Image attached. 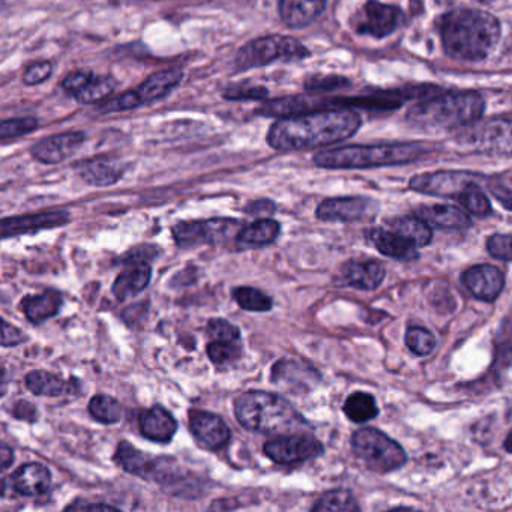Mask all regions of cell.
I'll use <instances>...</instances> for the list:
<instances>
[{
  "label": "cell",
  "instance_id": "cell-1",
  "mask_svg": "<svg viewBox=\"0 0 512 512\" xmlns=\"http://www.w3.org/2000/svg\"><path fill=\"white\" fill-rule=\"evenodd\" d=\"M359 127L361 118L352 109L313 110L275 122L269 130L268 143L277 151H302L343 142Z\"/></svg>",
  "mask_w": 512,
  "mask_h": 512
},
{
  "label": "cell",
  "instance_id": "cell-2",
  "mask_svg": "<svg viewBox=\"0 0 512 512\" xmlns=\"http://www.w3.org/2000/svg\"><path fill=\"white\" fill-rule=\"evenodd\" d=\"M439 32L451 58L476 62L487 58L499 43L500 25L491 14L461 8L440 17Z\"/></svg>",
  "mask_w": 512,
  "mask_h": 512
},
{
  "label": "cell",
  "instance_id": "cell-3",
  "mask_svg": "<svg viewBox=\"0 0 512 512\" xmlns=\"http://www.w3.org/2000/svg\"><path fill=\"white\" fill-rule=\"evenodd\" d=\"M484 109V98L476 92L439 94L415 104L407 113V121L425 131H452L475 124Z\"/></svg>",
  "mask_w": 512,
  "mask_h": 512
},
{
  "label": "cell",
  "instance_id": "cell-4",
  "mask_svg": "<svg viewBox=\"0 0 512 512\" xmlns=\"http://www.w3.org/2000/svg\"><path fill=\"white\" fill-rule=\"evenodd\" d=\"M235 413L247 430L266 434L298 433L307 421L280 395L272 392L248 391L236 400Z\"/></svg>",
  "mask_w": 512,
  "mask_h": 512
},
{
  "label": "cell",
  "instance_id": "cell-5",
  "mask_svg": "<svg viewBox=\"0 0 512 512\" xmlns=\"http://www.w3.org/2000/svg\"><path fill=\"white\" fill-rule=\"evenodd\" d=\"M427 149L416 143L407 145L347 146L326 149L314 157V163L325 169H370L412 163L424 157Z\"/></svg>",
  "mask_w": 512,
  "mask_h": 512
},
{
  "label": "cell",
  "instance_id": "cell-6",
  "mask_svg": "<svg viewBox=\"0 0 512 512\" xmlns=\"http://www.w3.org/2000/svg\"><path fill=\"white\" fill-rule=\"evenodd\" d=\"M353 452L364 461L368 469L389 473L406 464L404 449L391 437L376 428H361L352 437Z\"/></svg>",
  "mask_w": 512,
  "mask_h": 512
},
{
  "label": "cell",
  "instance_id": "cell-7",
  "mask_svg": "<svg viewBox=\"0 0 512 512\" xmlns=\"http://www.w3.org/2000/svg\"><path fill=\"white\" fill-rule=\"evenodd\" d=\"M308 56V50L298 40L287 37H266L251 41L239 50L236 67L239 70L265 67L277 61H296Z\"/></svg>",
  "mask_w": 512,
  "mask_h": 512
},
{
  "label": "cell",
  "instance_id": "cell-8",
  "mask_svg": "<svg viewBox=\"0 0 512 512\" xmlns=\"http://www.w3.org/2000/svg\"><path fill=\"white\" fill-rule=\"evenodd\" d=\"M181 70H166L152 74L136 91L125 92L121 97L101 107L103 112H124L154 103L169 95L181 83Z\"/></svg>",
  "mask_w": 512,
  "mask_h": 512
},
{
  "label": "cell",
  "instance_id": "cell-9",
  "mask_svg": "<svg viewBox=\"0 0 512 512\" xmlns=\"http://www.w3.org/2000/svg\"><path fill=\"white\" fill-rule=\"evenodd\" d=\"M242 223L227 218H214L206 221H184L173 227V238L178 247H196L200 244H221L238 236Z\"/></svg>",
  "mask_w": 512,
  "mask_h": 512
},
{
  "label": "cell",
  "instance_id": "cell-10",
  "mask_svg": "<svg viewBox=\"0 0 512 512\" xmlns=\"http://www.w3.org/2000/svg\"><path fill=\"white\" fill-rule=\"evenodd\" d=\"M403 25V11L394 5L368 0L353 14L352 28L356 34L385 38Z\"/></svg>",
  "mask_w": 512,
  "mask_h": 512
},
{
  "label": "cell",
  "instance_id": "cell-11",
  "mask_svg": "<svg viewBox=\"0 0 512 512\" xmlns=\"http://www.w3.org/2000/svg\"><path fill=\"white\" fill-rule=\"evenodd\" d=\"M461 143L484 154L511 155L512 157V118L494 119L485 124H472L466 127Z\"/></svg>",
  "mask_w": 512,
  "mask_h": 512
},
{
  "label": "cell",
  "instance_id": "cell-12",
  "mask_svg": "<svg viewBox=\"0 0 512 512\" xmlns=\"http://www.w3.org/2000/svg\"><path fill=\"white\" fill-rule=\"evenodd\" d=\"M116 461L128 473L143 479L169 484L173 479L179 478L175 464H169L167 458H155L143 454L128 442H121L115 455Z\"/></svg>",
  "mask_w": 512,
  "mask_h": 512
},
{
  "label": "cell",
  "instance_id": "cell-13",
  "mask_svg": "<svg viewBox=\"0 0 512 512\" xmlns=\"http://www.w3.org/2000/svg\"><path fill=\"white\" fill-rule=\"evenodd\" d=\"M265 454L269 460L283 466L305 463L323 454V445L310 434H283L265 443Z\"/></svg>",
  "mask_w": 512,
  "mask_h": 512
},
{
  "label": "cell",
  "instance_id": "cell-14",
  "mask_svg": "<svg viewBox=\"0 0 512 512\" xmlns=\"http://www.w3.org/2000/svg\"><path fill=\"white\" fill-rule=\"evenodd\" d=\"M473 185H478V176L464 172H434L415 176L410 188L430 196L452 197L458 200Z\"/></svg>",
  "mask_w": 512,
  "mask_h": 512
},
{
  "label": "cell",
  "instance_id": "cell-15",
  "mask_svg": "<svg viewBox=\"0 0 512 512\" xmlns=\"http://www.w3.org/2000/svg\"><path fill=\"white\" fill-rule=\"evenodd\" d=\"M379 211V205L367 197H338L320 203L316 215L322 221H352L367 220Z\"/></svg>",
  "mask_w": 512,
  "mask_h": 512
},
{
  "label": "cell",
  "instance_id": "cell-16",
  "mask_svg": "<svg viewBox=\"0 0 512 512\" xmlns=\"http://www.w3.org/2000/svg\"><path fill=\"white\" fill-rule=\"evenodd\" d=\"M62 86L79 103L95 104L106 100L115 92L116 82L112 77L95 76L89 71H74L65 77Z\"/></svg>",
  "mask_w": 512,
  "mask_h": 512
},
{
  "label": "cell",
  "instance_id": "cell-17",
  "mask_svg": "<svg viewBox=\"0 0 512 512\" xmlns=\"http://www.w3.org/2000/svg\"><path fill=\"white\" fill-rule=\"evenodd\" d=\"M190 428L200 445L211 451H218L229 443V425L215 413L193 410L190 413Z\"/></svg>",
  "mask_w": 512,
  "mask_h": 512
},
{
  "label": "cell",
  "instance_id": "cell-18",
  "mask_svg": "<svg viewBox=\"0 0 512 512\" xmlns=\"http://www.w3.org/2000/svg\"><path fill=\"white\" fill-rule=\"evenodd\" d=\"M461 281L475 298L485 302L496 301L505 287L502 271L493 265L473 266L464 272Z\"/></svg>",
  "mask_w": 512,
  "mask_h": 512
},
{
  "label": "cell",
  "instance_id": "cell-19",
  "mask_svg": "<svg viewBox=\"0 0 512 512\" xmlns=\"http://www.w3.org/2000/svg\"><path fill=\"white\" fill-rule=\"evenodd\" d=\"M70 221L67 211L41 212V214L25 215V217L5 218L2 221L4 239L19 235H31L41 230L65 226Z\"/></svg>",
  "mask_w": 512,
  "mask_h": 512
},
{
  "label": "cell",
  "instance_id": "cell-20",
  "mask_svg": "<svg viewBox=\"0 0 512 512\" xmlns=\"http://www.w3.org/2000/svg\"><path fill=\"white\" fill-rule=\"evenodd\" d=\"M125 263L127 268L118 275L113 284V295L118 301H127L142 293L151 283L152 278V268L146 259H136L133 256Z\"/></svg>",
  "mask_w": 512,
  "mask_h": 512
},
{
  "label": "cell",
  "instance_id": "cell-21",
  "mask_svg": "<svg viewBox=\"0 0 512 512\" xmlns=\"http://www.w3.org/2000/svg\"><path fill=\"white\" fill-rule=\"evenodd\" d=\"M83 133H65L47 137L32 148V155L41 163L58 164L73 157L85 142Z\"/></svg>",
  "mask_w": 512,
  "mask_h": 512
},
{
  "label": "cell",
  "instance_id": "cell-22",
  "mask_svg": "<svg viewBox=\"0 0 512 512\" xmlns=\"http://www.w3.org/2000/svg\"><path fill=\"white\" fill-rule=\"evenodd\" d=\"M343 286L359 290H374L385 278V268L376 260H349L340 272Z\"/></svg>",
  "mask_w": 512,
  "mask_h": 512
},
{
  "label": "cell",
  "instance_id": "cell-23",
  "mask_svg": "<svg viewBox=\"0 0 512 512\" xmlns=\"http://www.w3.org/2000/svg\"><path fill=\"white\" fill-rule=\"evenodd\" d=\"M14 493L25 497H38L46 494L52 485V475L46 466L29 463L19 467L10 478Z\"/></svg>",
  "mask_w": 512,
  "mask_h": 512
},
{
  "label": "cell",
  "instance_id": "cell-24",
  "mask_svg": "<svg viewBox=\"0 0 512 512\" xmlns=\"http://www.w3.org/2000/svg\"><path fill=\"white\" fill-rule=\"evenodd\" d=\"M415 215L424 220L431 229L463 230L472 224L464 209L451 205L421 206L416 209Z\"/></svg>",
  "mask_w": 512,
  "mask_h": 512
},
{
  "label": "cell",
  "instance_id": "cell-25",
  "mask_svg": "<svg viewBox=\"0 0 512 512\" xmlns=\"http://www.w3.org/2000/svg\"><path fill=\"white\" fill-rule=\"evenodd\" d=\"M139 427L146 439L152 440V442L166 443L175 436L178 422L169 410L161 406H154L142 412L139 418Z\"/></svg>",
  "mask_w": 512,
  "mask_h": 512
},
{
  "label": "cell",
  "instance_id": "cell-26",
  "mask_svg": "<svg viewBox=\"0 0 512 512\" xmlns=\"http://www.w3.org/2000/svg\"><path fill=\"white\" fill-rule=\"evenodd\" d=\"M326 0H280V16L289 28L311 25L325 10Z\"/></svg>",
  "mask_w": 512,
  "mask_h": 512
},
{
  "label": "cell",
  "instance_id": "cell-27",
  "mask_svg": "<svg viewBox=\"0 0 512 512\" xmlns=\"http://www.w3.org/2000/svg\"><path fill=\"white\" fill-rule=\"evenodd\" d=\"M368 241L383 256L397 260H413L418 257V248L407 239L389 229H373L367 233Z\"/></svg>",
  "mask_w": 512,
  "mask_h": 512
},
{
  "label": "cell",
  "instance_id": "cell-28",
  "mask_svg": "<svg viewBox=\"0 0 512 512\" xmlns=\"http://www.w3.org/2000/svg\"><path fill=\"white\" fill-rule=\"evenodd\" d=\"M62 293L58 290H46L40 295L26 296L22 301L23 313L32 323H43L52 319L61 311Z\"/></svg>",
  "mask_w": 512,
  "mask_h": 512
},
{
  "label": "cell",
  "instance_id": "cell-29",
  "mask_svg": "<svg viewBox=\"0 0 512 512\" xmlns=\"http://www.w3.org/2000/svg\"><path fill=\"white\" fill-rule=\"evenodd\" d=\"M386 229L398 233L416 248L427 247L433 241V229L418 215H404L386 223Z\"/></svg>",
  "mask_w": 512,
  "mask_h": 512
},
{
  "label": "cell",
  "instance_id": "cell-30",
  "mask_svg": "<svg viewBox=\"0 0 512 512\" xmlns=\"http://www.w3.org/2000/svg\"><path fill=\"white\" fill-rule=\"evenodd\" d=\"M79 172L88 184L106 187V185L116 184L122 178L124 170L118 161L110 158H95L83 163Z\"/></svg>",
  "mask_w": 512,
  "mask_h": 512
},
{
  "label": "cell",
  "instance_id": "cell-31",
  "mask_svg": "<svg viewBox=\"0 0 512 512\" xmlns=\"http://www.w3.org/2000/svg\"><path fill=\"white\" fill-rule=\"evenodd\" d=\"M278 233H280V224L277 221L271 218H260L254 223L242 226L236 239L242 247H263L275 242Z\"/></svg>",
  "mask_w": 512,
  "mask_h": 512
},
{
  "label": "cell",
  "instance_id": "cell-32",
  "mask_svg": "<svg viewBox=\"0 0 512 512\" xmlns=\"http://www.w3.org/2000/svg\"><path fill=\"white\" fill-rule=\"evenodd\" d=\"M26 386L32 394L44 395V397H61L73 391V383L44 370L31 371L26 376Z\"/></svg>",
  "mask_w": 512,
  "mask_h": 512
},
{
  "label": "cell",
  "instance_id": "cell-33",
  "mask_svg": "<svg viewBox=\"0 0 512 512\" xmlns=\"http://www.w3.org/2000/svg\"><path fill=\"white\" fill-rule=\"evenodd\" d=\"M347 418L356 424H364L379 415V407L373 395L367 392H355L349 395L343 407Z\"/></svg>",
  "mask_w": 512,
  "mask_h": 512
},
{
  "label": "cell",
  "instance_id": "cell-34",
  "mask_svg": "<svg viewBox=\"0 0 512 512\" xmlns=\"http://www.w3.org/2000/svg\"><path fill=\"white\" fill-rule=\"evenodd\" d=\"M89 412L101 424H116L122 418V406L118 400L109 395H95L89 403Z\"/></svg>",
  "mask_w": 512,
  "mask_h": 512
},
{
  "label": "cell",
  "instance_id": "cell-35",
  "mask_svg": "<svg viewBox=\"0 0 512 512\" xmlns=\"http://www.w3.org/2000/svg\"><path fill=\"white\" fill-rule=\"evenodd\" d=\"M358 502L352 493L347 490L329 491L325 496L317 500L316 505L313 506V511H344L352 512L359 511Z\"/></svg>",
  "mask_w": 512,
  "mask_h": 512
},
{
  "label": "cell",
  "instance_id": "cell-36",
  "mask_svg": "<svg viewBox=\"0 0 512 512\" xmlns=\"http://www.w3.org/2000/svg\"><path fill=\"white\" fill-rule=\"evenodd\" d=\"M233 298L242 310L256 311V313L269 311L274 305L268 295L254 289V287H238V289L233 290Z\"/></svg>",
  "mask_w": 512,
  "mask_h": 512
},
{
  "label": "cell",
  "instance_id": "cell-37",
  "mask_svg": "<svg viewBox=\"0 0 512 512\" xmlns=\"http://www.w3.org/2000/svg\"><path fill=\"white\" fill-rule=\"evenodd\" d=\"M457 202L463 206L464 211L475 215V217L482 218L490 215V200L487 199L479 185H473L472 188H469L463 196L458 197Z\"/></svg>",
  "mask_w": 512,
  "mask_h": 512
},
{
  "label": "cell",
  "instance_id": "cell-38",
  "mask_svg": "<svg viewBox=\"0 0 512 512\" xmlns=\"http://www.w3.org/2000/svg\"><path fill=\"white\" fill-rule=\"evenodd\" d=\"M406 344L415 355L427 356L436 349V337L428 329L413 326L406 332Z\"/></svg>",
  "mask_w": 512,
  "mask_h": 512
},
{
  "label": "cell",
  "instance_id": "cell-39",
  "mask_svg": "<svg viewBox=\"0 0 512 512\" xmlns=\"http://www.w3.org/2000/svg\"><path fill=\"white\" fill-rule=\"evenodd\" d=\"M208 356L215 365L224 367V365L233 364L241 358V349L235 343H223V341H214L208 346Z\"/></svg>",
  "mask_w": 512,
  "mask_h": 512
},
{
  "label": "cell",
  "instance_id": "cell-40",
  "mask_svg": "<svg viewBox=\"0 0 512 512\" xmlns=\"http://www.w3.org/2000/svg\"><path fill=\"white\" fill-rule=\"evenodd\" d=\"M208 332L215 341H223V343H236L241 338V331L233 323L224 319L209 320Z\"/></svg>",
  "mask_w": 512,
  "mask_h": 512
},
{
  "label": "cell",
  "instance_id": "cell-41",
  "mask_svg": "<svg viewBox=\"0 0 512 512\" xmlns=\"http://www.w3.org/2000/svg\"><path fill=\"white\" fill-rule=\"evenodd\" d=\"M487 251L490 256L512 262V235H493L488 238Z\"/></svg>",
  "mask_w": 512,
  "mask_h": 512
},
{
  "label": "cell",
  "instance_id": "cell-42",
  "mask_svg": "<svg viewBox=\"0 0 512 512\" xmlns=\"http://www.w3.org/2000/svg\"><path fill=\"white\" fill-rule=\"evenodd\" d=\"M38 127V122L32 118L11 119L2 124V139H14V137L23 136V134L31 133Z\"/></svg>",
  "mask_w": 512,
  "mask_h": 512
},
{
  "label": "cell",
  "instance_id": "cell-43",
  "mask_svg": "<svg viewBox=\"0 0 512 512\" xmlns=\"http://www.w3.org/2000/svg\"><path fill=\"white\" fill-rule=\"evenodd\" d=\"M50 76H52V64L50 62H38V64L31 65L25 71L23 80H25L26 85L34 86L43 83Z\"/></svg>",
  "mask_w": 512,
  "mask_h": 512
},
{
  "label": "cell",
  "instance_id": "cell-44",
  "mask_svg": "<svg viewBox=\"0 0 512 512\" xmlns=\"http://www.w3.org/2000/svg\"><path fill=\"white\" fill-rule=\"evenodd\" d=\"M266 89L259 86L239 85L227 91L226 97L230 100H257V98L266 97Z\"/></svg>",
  "mask_w": 512,
  "mask_h": 512
},
{
  "label": "cell",
  "instance_id": "cell-45",
  "mask_svg": "<svg viewBox=\"0 0 512 512\" xmlns=\"http://www.w3.org/2000/svg\"><path fill=\"white\" fill-rule=\"evenodd\" d=\"M23 341H26V335L19 328L10 325L7 320H4L2 322V346H19Z\"/></svg>",
  "mask_w": 512,
  "mask_h": 512
},
{
  "label": "cell",
  "instance_id": "cell-46",
  "mask_svg": "<svg viewBox=\"0 0 512 512\" xmlns=\"http://www.w3.org/2000/svg\"><path fill=\"white\" fill-rule=\"evenodd\" d=\"M275 211V205L271 200H259V202L251 203L245 208V212L254 217H265V215H272Z\"/></svg>",
  "mask_w": 512,
  "mask_h": 512
},
{
  "label": "cell",
  "instance_id": "cell-47",
  "mask_svg": "<svg viewBox=\"0 0 512 512\" xmlns=\"http://www.w3.org/2000/svg\"><path fill=\"white\" fill-rule=\"evenodd\" d=\"M14 415H16V418L32 422L37 419V409L29 401H20L14 409Z\"/></svg>",
  "mask_w": 512,
  "mask_h": 512
},
{
  "label": "cell",
  "instance_id": "cell-48",
  "mask_svg": "<svg viewBox=\"0 0 512 512\" xmlns=\"http://www.w3.org/2000/svg\"><path fill=\"white\" fill-rule=\"evenodd\" d=\"M491 194L505 206L506 209L512 211V191L508 190V188L503 187V185H491L490 187Z\"/></svg>",
  "mask_w": 512,
  "mask_h": 512
},
{
  "label": "cell",
  "instance_id": "cell-49",
  "mask_svg": "<svg viewBox=\"0 0 512 512\" xmlns=\"http://www.w3.org/2000/svg\"><path fill=\"white\" fill-rule=\"evenodd\" d=\"M346 80L338 79V77H328V79H314L308 83L310 89H329V88H340V85H344Z\"/></svg>",
  "mask_w": 512,
  "mask_h": 512
},
{
  "label": "cell",
  "instance_id": "cell-50",
  "mask_svg": "<svg viewBox=\"0 0 512 512\" xmlns=\"http://www.w3.org/2000/svg\"><path fill=\"white\" fill-rule=\"evenodd\" d=\"M67 509H79V511H86V509H118L116 506L109 505V503H74L68 506Z\"/></svg>",
  "mask_w": 512,
  "mask_h": 512
},
{
  "label": "cell",
  "instance_id": "cell-51",
  "mask_svg": "<svg viewBox=\"0 0 512 512\" xmlns=\"http://www.w3.org/2000/svg\"><path fill=\"white\" fill-rule=\"evenodd\" d=\"M14 461V451L8 445L2 446V466H4V470H7L8 467L13 464Z\"/></svg>",
  "mask_w": 512,
  "mask_h": 512
},
{
  "label": "cell",
  "instance_id": "cell-52",
  "mask_svg": "<svg viewBox=\"0 0 512 512\" xmlns=\"http://www.w3.org/2000/svg\"><path fill=\"white\" fill-rule=\"evenodd\" d=\"M505 449L512 454V433L509 434L508 439H506Z\"/></svg>",
  "mask_w": 512,
  "mask_h": 512
},
{
  "label": "cell",
  "instance_id": "cell-53",
  "mask_svg": "<svg viewBox=\"0 0 512 512\" xmlns=\"http://www.w3.org/2000/svg\"><path fill=\"white\" fill-rule=\"evenodd\" d=\"M509 56H511V59H512V43H511V46H509Z\"/></svg>",
  "mask_w": 512,
  "mask_h": 512
}]
</instances>
